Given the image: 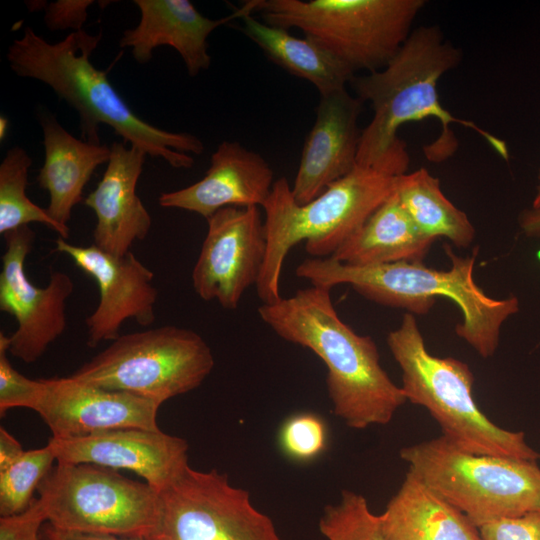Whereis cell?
<instances>
[{
  "mask_svg": "<svg viewBox=\"0 0 540 540\" xmlns=\"http://www.w3.org/2000/svg\"><path fill=\"white\" fill-rule=\"evenodd\" d=\"M461 58L460 49L444 38L438 26H419L385 67L352 79L357 97L368 101L373 110L371 121L361 131L357 165L392 176L406 173L409 155L398 130L405 123L427 118L441 124L440 135L423 149L429 161L442 162L457 150L452 124L473 130L509 160L504 140L472 121L455 117L440 103L438 82Z\"/></svg>",
  "mask_w": 540,
  "mask_h": 540,
  "instance_id": "cell-1",
  "label": "cell"
},
{
  "mask_svg": "<svg viewBox=\"0 0 540 540\" xmlns=\"http://www.w3.org/2000/svg\"><path fill=\"white\" fill-rule=\"evenodd\" d=\"M101 38V32L92 35L80 30L50 43L25 27L22 37L9 45L6 57L15 74L46 84L76 110L82 140L101 144L99 125L105 124L124 143L148 156L161 158L174 168H191L194 159L189 153L202 154L203 142L191 133L160 129L132 111L109 81V70H100L90 61Z\"/></svg>",
  "mask_w": 540,
  "mask_h": 540,
  "instance_id": "cell-2",
  "label": "cell"
},
{
  "mask_svg": "<svg viewBox=\"0 0 540 540\" xmlns=\"http://www.w3.org/2000/svg\"><path fill=\"white\" fill-rule=\"evenodd\" d=\"M330 292L311 285L262 304L258 314L279 337L308 348L324 362L333 412L348 427L386 425L407 399L381 366L374 340L340 319Z\"/></svg>",
  "mask_w": 540,
  "mask_h": 540,
  "instance_id": "cell-3",
  "label": "cell"
},
{
  "mask_svg": "<svg viewBox=\"0 0 540 540\" xmlns=\"http://www.w3.org/2000/svg\"><path fill=\"white\" fill-rule=\"evenodd\" d=\"M450 259L448 270L427 267L422 262H396L373 266H351L331 257L305 259L296 268L299 278L311 285L332 289L348 284L364 298L407 313H428L437 297L450 299L462 313L455 333L482 358L494 355L504 322L519 311L516 296L494 299L474 280L478 247L472 256L456 255L444 246Z\"/></svg>",
  "mask_w": 540,
  "mask_h": 540,
  "instance_id": "cell-4",
  "label": "cell"
},
{
  "mask_svg": "<svg viewBox=\"0 0 540 540\" xmlns=\"http://www.w3.org/2000/svg\"><path fill=\"white\" fill-rule=\"evenodd\" d=\"M397 177L357 165L303 205L294 200L285 177L275 180L262 207L267 252L256 285L262 304H272L282 298L281 271L293 246L305 241V249L312 257L332 256L394 193Z\"/></svg>",
  "mask_w": 540,
  "mask_h": 540,
  "instance_id": "cell-5",
  "label": "cell"
},
{
  "mask_svg": "<svg viewBox=\"0 0 540 540\" xmlns=\"http://www.w3.org/2000/svg\"><path fill=\"white\" fill-rule=\"evenodd\" d=\"M387 345L401 368L406 399L427 409L452 444L474 454L540 459L523 432L503 429L481 411L473 396L474 376L465 362L427 350L413 314L403 315L400 325L388 333Z\"/></svg>",
  "mask_w": 540,
  "mask_h": 540,
  "instance_id": "cell-6",
  "label": "cell"
},
{
  "mask_svg": "<svg viewBox=\"0 0 540 540\" xmlns=\"http://www.w3.org/2000/svg\"><path fill=\"white\" fill-rule=\"evenodd\" d=\"M271 26L297 28L354 73L385 67L412 32L424 0H251Z\"/></svg>",
  "mask_w": 540,
  "mask_h": 540,
  "instance_id": "cell-7",
  "label": "cell"
},
{
  "mask_svg": "<svg viewBox=\"0 0 540 540\" xmlns=\"http://www.w3.org/2000/svg\"><path fill=\"white\" fill-rule=\"evenodd\" d=\"M409 469L477 527L540 511L536 461L466 452L442 435L403 447Z\"/></svg>",
  "mask_w": 540,
  "mask_h": 540,
  "instance_id": "cell-8",
  "label": "cell"
},
{
  "mask_svg": "<svg viewBox=\"0 0 540 540\" xmlns=\"http://www.w3.org/2000/svg\"><path fill=\"white\" fill-rule=\"evenodd\" d=\"M38 499L56 529L151 540L160 517V493L118 470L57 462L41 482Z\"/></svg>",
  "mask_w": 540,
  "mask_h": 540,
  "instance_id": "cell-9",
  "label": "cell"
},
{
  "mask_svg": "<svg viewBox=\"0 0 540 540\" xmlns=\"http://www.w3.org/2000/svg\"><path fill=\"white\" fill-rule=\"evenodd\" d=\"M214 363L211 348L198 333L165 325L120 335L70 376L162 405L199 387Z\"/></svg>",
  "mask_w": 540,
  "mask_h": 540,
  "instance_id": "cell-10",
  "label": "cell"
},
{
  "mask_svg": "<svg viewBox=\"0 0 540 540\" xmlns=\"http://www.w3.org/2000/svg\"><path fill=\"white\" fill-rule=\"evenodd\" d=\"M159 523L151 540H282L248 491L216 469L190 465L160 493Z\"/></svg>",
  "mask_w": 540,
  "mask_h": 540,
  "instance_id": "cell-11",
  "label": "cell"
},
{
  "mask_svg": "<svg viewBox=\"0 0 540 540\" xmlns=\"http://www.w3.org/2000/svg\"><path fill=\"white\" fill-rule=\"evenodd\" d=\"M3 236L6 250L0 273V310L17 321V329L9 336V353L25 363H33L64 332L65 303L74 284L68 274L55 270L45 287L34 285L24 265L35 232L27 225Z\"/></svg>",
  "mask_w": 540,
  "mask_h": 540,
  "instance_id": "cell-12",
  "label": "cell"
},
{
  "mask_svg": "<svg viewBox=\"0 0 540 540\" xmlns=\"http://www.w3.org/2000/svg\"><path fill=\"white\" fill-rule=\"evenodd\" d=\"M208 230L192 271L196 294L238 308L245 291L257 285L267 240L258 206L226 207L207 219Z\"/></svg>",
  "mask_w": 540,
  "mask_h": 540,
  "instance_id": "cell-13",
  "label": "cell"
},
{
  "mask_svg": "<svg viewBox=\"0 0 540 540\" xmlns=\"http://www.w3.org/2000/svg\"><path fill=\"white\" fill-rule=\"evenodd\" d=\"M55 251L69 256L99 288L98 305L85 320L89 347L117 339L127 319L141 326L155 321L158 291L153 285L154 274L131 251L117 257L94 244L74 245L61 237L55 241Z\"/></svg>",
  "mask_w": 540,
  "mask_h": 540,
  "instance_id": "cell-14",
  "label": "cell"
},
{
  "mask_svg": "<svg viewBox=\"0 0 540 540\" xmlns=\"http://www.w3.org/2000/svg\"><path fill=\"white\" fill-rule=\"evenodd\" d=\"M34 409L52 437H83L119 428L160 429L157 401L109 390L68 377L42 379Z\"/></svg>",
  "mask_w": 540,
  "mask_h": 540,
  "instance_id": "cell-15",
  "label": "cell"
},
{
  "mask_svg": "<svg viewBox=\"0 0 540 540\" xmlns=\"http://www.w3.org/2000/svg\"><path fill=\"white\" fill-rule=\"evenodd\" d=\"M48 444L59 463H89L135 473L159 493L189 466L187 441L161 429L119 428Z\"/></svg>",
  "mask_w": 540,
  "mask_h": 540,
  "instance_id": "cell-16",
  "label": "cell"
},
{
  "mask_svg": "<svg viewBox=\"0 0 540 540\" xmlns=\"http://www.w3.org/2000/svg\"><path fill=\"white\" fill-rule=\"evenodd\" d=\"M362 105L346 88L321 96L291 186L298 204L312 201L357 166Z\"/></svg>",
  "mask_w": 540,
  "mask_h": 540,
  "instance_id": "cell-17",
  "label": "cell"
},
{
  "mask_svg": "<svg viewBox=\"0 0 540 540\" xmlns=\"http://www.w3.org/2000/svg\"><path fill=\"white\" fill-rule=\"evenodd\" d=\"M133 3L139 8L140 21L123 32L119 46L131 48L132 56L140 64L151 60L155 48L170 46L179 53L191 77L211 64L207 43L211 32L253 13L250 0L220 19L203 16L188 0H134Z\"/></svg>",
  "mask_w": 540,
  "mask_h": 540,
  "instance_id": "cell-18",
  "label": "cell"
},
{
  "mask_svg": "<svg viewBox=\"0 0 540 540\" xmlns=\"http://www.w3.org/2000/svg\"><path fill=\"white\" fill-rule=\"evenodd\" d=\"M273 177L272 168L260 154L237 141H223L202 179L162 193L158 202L161 207L187 210L208 219L226 207H263L272 191Z\"/></svg>",
  "mask_w": 540,
  "mask_h": 540,
  "instance_id": "cell-19",
  "label": "cell"
},
{
  "mask_svg": "<svg viewBox=\"0 0 540 540\" xmlns=\"http://www.w3.org/2000/svg\"><path fill=\"white\" fill-rule=\"evenodd\" d=\"M102 179L84 204L96 215L94 245L117 257L130 252L136 240H144L151 228L149 212L136 193L147 154L113 142Z\"/></svg>",
  "mask_w": 540,
  "mask_h": 540,
  "instance_id": "cell-20",
  "label": "cell"
},
{
  "mask_svg": "<svg viewBox=\"0 0 540 540\" xmlns=\"http://www.w3.org/2000/svg\"><path fill=\"white\" fill-rule=\"evenodd\" d=\"M40 124L45 156L36 180L49 193L46 210L50 217L69 227L72 209L82 201L95 169L108 163L111 148L75 138L55 116H41Z\"/></svg>",
  "mask_w": 540,
  "mask_h": 540,
  "instance_id": "cell-21",
  "label": "cell"
},
{
  "mask_svg": "<svg viewBox=\"0 0 540 540\" xmlns=\"http://www.w3.org/2000/svg\"><path fill=\"white\" fill-rule=\"evenodd\" d=\"M379 519L388 540H482L467 516L410 469Z\"/></svg>",
  "mask_w": 540,
  "mask_h": 540,
  "instance_id": "cell-22",
  "label": "cell"
},
{
  "mask_svg": "<svg viewBox=\"0 0 540 540\" xmlns=\"http://www.w3.org/2000/svg\"><path fill=\"white\" fill-rule=\"evenodd\" d=\"M433 242L417 229L394 191L330 257L351 266L422 262Z\"/></svg>",
  "mask_w": 540,
  "mask_h": 540,
  "instance_id": "cell-23",
  "label": "cell"
},
{
  "mask_svg": "<svg viewBox=\"0 0 540 540\" xmlns=\"http://www.w3.org/2000/svg\"><path fill=\"white\" fill-rule=\"evenodd\" d=\"M245 35L274 63L316 87L320 96L345 88L354 72L342 61L304 36L271 26L247 14L240 19Z\"/></svg>",
  "mask_w": 540,
  "mask_h": 540,
  "instance_id": "cell-24",
  "label": "cell"
},
{
  "mask_svg": "<svg viewBox=\"0 0 540 540\" xmlns=\"http://www.w3.org/2000/svg\"><path fill=\"white\" fill-rule=\"evenodd\" d=\"M395 193L424 236L446 238L458 248L473 242L475 228L468 216L444 195L439 179L426 168L398 176Z\"/></svg>",
  "mask_w": 540,
  "mask_h": 540,
  "instance_id": "cell-25",
  "label": "cell"
},
{
  "mask_svg": "<svg viewBox=\"0 0 540 540\" xmlns=\"http://www.w3.org/2000/svg\"><path fill=\"white\" fill-rule=\"evenodd\" d=\"M31 157L19 147L10 148L0 164V233L27 226L44 224L67 240L69 227H64L50 217L46 208L33 203L26 195Z\"/></svg>",
  "mask_w": 540,
  "mask_h": 540,
  "instance_id": "cell-26",
  "label": "cell"
},
{
  "mask_svg": "<svg viewBox=\"0 0 540 540\" xmlns=\"http://www.w3.org/2000/svg\"><path fill=\"white\" fill-rule=\"evenodd\" d=\"M57 463L51 446L25 450L8 468L0 471V515L24 512L33 502L34 493Z\"/></svg>",
  "mask_w": 540,
  "mask_h": 540,
  "instance_id": "cell-27",
  "label": "cell"
},
{
  "mask_svg": "<svg viewBox=\"0 0 540 540\" xmlns=\"http://www.w3.org/2000/svg\"><path fill=\"white\" fill-rule=\"evenodd\" d=\"M319 530L327 540H388L366 498L349 490L342 491L337 504L325 507Z\"/></svg>",
  "mask_w": 540,
  "mask_h": 540,
  "instance_id": "cell-28",
  "label": "cell"
},
{
  "mask_svg": "<svg viewBox=\"0 0 540 540\" xmlns=\"http://www.w3.org/2000/svg\"><path fill=\"white\" fill-rule=\"evenodd\" d=\"M328 425L312 412H299L287 417L277 434V443L285 457L297 463L316 460L327 449Z\"/></svg>",
  "mask_w": 540,
  "mask_h": 540,
  "instance_id": "cell-29",
  "label": "cell"
},
{
  "mask_svg": "<svg viewBox=\"0 0 540 540\" xmlns=\"http://www.w3.org/2000/svg\"><path fill=\"white\" fill-rule=\"evenodd\" d=\"M9 336L0 332V414L9 409L28 408L34 410L40 398L42 379L32 380L19 373L10 363Z\"/></svg>",
  "mask_w": 540,
  "mask_h": 540,
  "instance_id": "cell-30",
  "label": "cell"
},
{
  "mask_svg": "<svg viewBox=\"0 0 540 540\" xmlns=\"http://www.w3.org/2000/svg\"><path fill=\"white\" fill-rule=\"evenodd\" d=\"M478 529L482 540H540V511L502 518Z\"/></svg>",
  "mask_w": 540,
  "mask_h": 540,
  "instance_id": "cell-31",
  "label": "cell"
},
{
  "mask_svg": "<svg viewBox=\"0 0 540 540\" xmlns=\"http://www.w3.org/2000/svg\"><path fill=\"white\" fill-rule=\"evenodd\" d=\"M46 522L43 505L35 498L24 512L0 517V540H43L41 530Z\"/></svg>",
  "mask_w": 540,
  "mask_h": 540,
  "instance_id": "cell-32",
  "label": "cell"
},
{
  "mask_svg": "<svg viewBox=\"0 0 540 540\" xmlns=\"http://www.w3.org/2000/svg\"><path fill=\"white\" fill-rule=\"evenodd\" d=\"M91 0H58L45 6L44 22L49 30H83L87 20V9Z\"/></svg>",
  "mask_w": 540,
  "mask_h": 540,
  "instance_id": "cell-33",
  "label": "cell"
},
{
  "mask_svg": "<svg viewBox=\"0 0 540 540\" xmlns=\"http://www.w3.org/2000/svg\"><path fill=\"white\" fill-rule=\"evenodd\" d=\"M41 535L43 540H149L138 537H122L115 535L63 531L54 528L47 522L42 527Z\"/></svg>",
  "mask_w": 540,
  "mask_h": 540,
  "instance_id": "cell-34",
  "label": "cell"
},
{
  "mask_svg": "<svg viewBox=\"0 0 540 540\" xmlns=\"http://www.w3.org/2000/svg\"><path fill=\"white\" fill-rule=\"evenodd\" d=\"M25 450L20 442L4 427H0V471L18 460Z\"/></svg>",
  "mask_w": 540,
  "mask_h": 540,
  "instance_id": "cell-35",
  "label": "cell"
},
{
  "mask_svg": "<svg viewBox=\"0 0 540 540\" xmlns=\"http://www.w3.org/2000/svg\"><path fill=\"white\" fill-rule=\"evenodd\" d=\"M518 225L528 238L540 239V207H529L518 215Z\"/></svg>",
  "mask_w": 540,
  "mask_h": 540,
  "instance_id": "cell-36",
  "label": "cell"
},
{
  "mask_svg": "<svg viewBox=\"0 0 540 540\" xmlns=\"http://www.w3.org/2000/svg\"><path fill=\"white\" fill-rule=\"evenodd\" d=\"M537 180H538V183L536 186V193L532 200V205H531L532 207H540V169L538 171Z\"/></svg>",
  "mask_w": 540,
  "mask_h": 540,
  "instance_id": "cell-37",
  "label": "cell"
},
{
  "mask_svg": "<svg viewBox=\"0 0 540 540\" xmlns=\"http://www.w3.org/2000/svg\"><path fill=\"white\" fill-rule=\"evenodd\" d=\"M7 126H8V121L5 117L1 116L0 117V139L1 141L5 138L6 136V132H7Z\"/></svg>",
  "mask_w": 540,
  "mask_h": 540,
  "instance_id": "cell-38",
  "label": "cell"
}]
</instances>
